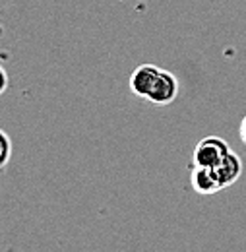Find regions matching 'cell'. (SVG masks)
<instances>
[{
	"label": "cell",
	"instance_id": "8992f818",
	"mask_svg": "<svg viewBox=\"0 0 246 252\" xmlns=\"http://www.w3.org/2000/svg\"><path fill=\"white\" fill-rule=\"evenodd\" d=\"M10 159H12V140H10L8 132H4L0 128V171L8 167Z\"/></svg>",
	"mask_w": 246,
	"mask_h": 252
},
{
	"label": "cell",
	"instance_id": "277c9868",
	"mask_svg": "<svg viewBox=\"0 0 246 252\" xmlns=\"http://www.w3.org/2000/svg\"><path fill=\"white\" fill-rule=\"evenodd\" d=\"M190 185L192 190L196 194H202V196H210V194H215L221 190V185L217 181V175L214 169L210 167H198V165H192V171H190Z\"/></svg>",
	"mask_w": 246,
	"mask_h": 252
},
{
	"label": "cell",
	"instance_id": "5b68a950",
	"mask_svg": "<svg viewBox=\"0 0 246 252\" xmlns=\"http://www.w3.org/2000/svg\"><path fill=\"white\" fill-rule=\"evenodd\" d=\"M214 171H215L217 181L221 185V190L227 189V187L235 185L241 179V175H243V159L231 150V154L223 159Z\"/></svg>",
	"mask_w": 246,
	"mask_h": 252
},
{
	"label": "cell",
	"instance_id": "6da1fadb",
	"mask_svg": "<svg viewBox=\"0 0 246 252\" xmlns=\"http://www.w3.org/2000/svg\"><path fill=\"white\" fill-rule=\"evenodd\" d=\"M229 154H231V148H229V144L223 138H219V136H206L194 148L192 165L215 169Z\"/></svg>",
	"mask_w": 246,
	"mask_h": 252
},
{
	"label": "cell",
	"instance_id": "52a82bcc",
	"mask_svg": "<svg viewBox=\"0 0 246 252\" xmlns=\"http://www.w3.org/2000/svg\"><path fill=\"white\" fill-rule=\"evenodd\" d=\"M8 84H10V80H8V72L4 70V66H0V95L8 90Z\"/></svg>",
	"mask_w": 246,
	"mask_h": 252
},
{
	"label": "cell",
	"instance_id": "3957f363",
	"mask_svg": "<svg viewBox=\"0 0 246 252\" xmlns=\"http://www.w3.org/2000/svg\"><path fill=\"white\" fill-rule=\"evenodd\" d=\"M179 92H181L179 78L169 70H161L148 101L154 105H171L179 97Z\"/></svg>",
	"mask_w": 246,
	"mask_h": 252
},
{
	"label": "cell",
	"instance_id": "ba28073f",
	"mask_svg": "<svg viewBox=\"0 0 246 252\" xmlns=\"http://www.w3.org/2000/svg\"><path fill=\"white\" fill-rule=\"evenodd\" d=\"M241 140L246 146V115L243 117V123H241Z\"/></svg>",
	"mask_w": 246,
	"mask_h": 252
},
{
	"label": "cell",
	"instance_id": "7a4b0ae2",
	"mask_svg": "<svg viewBox=\"0 0 246 252\" xmlns=\"http://www.w3.org/2000/svg\"><path fill=\"white\" fill-rule=\"evenodd\" d=\"M161 70H163V68H159V66H155V64H140V66L130 74L128 86H130L132 95H136V97L148 101V97H150L152 90H154V86H155V82H157V78H159V74H161Z\"/></svg>",
	"mask_w": 246,
	"mask_h": 252
}]
</instances>
